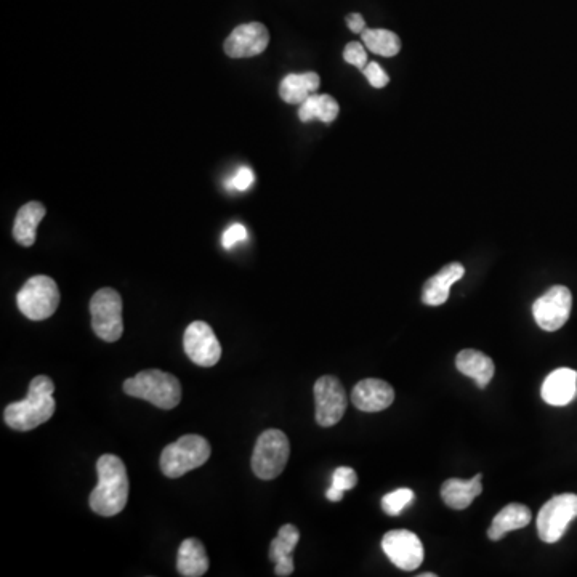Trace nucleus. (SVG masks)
Masks as SVG:
<instances>
[{
    "instance_id": "obj_9",
    "label": "nucleus",
    "mask_w": 577,
    "mask_h": 577,
    "mask_svg": "<svg viewBox=\"0 0 577 577\" xmlns=\"http://www.w3.org/2000/svg\"><path fill=\"white\" fill-rule=\"evenodd\" d=\"M573 308V295L565 286H553L534 302L533 315L537 326L555 332L565 326Z\"/></svg>"
},
{
    "instance_id": "obj_5",
    "label": "nucleus",
    "mask_w": 577,
    "mask_h": 577,
    "mask_svg": "<svg viewBox=\"0 0 577 577\" xmlns=\"http://www.w3.org/2000/svg\"><path fill=\"white\" fill-rule=\"evenodd\" d=\"M289 456H291V444L286 433L270 428L265 430L255 443L252 470L260 480H275L286 469Z\"/></svg>"
},
{
    "instance_id": "obj_19",
    "label": "nucleus",
    "mask_w": 577,
    "mask_h": 577,
    "mask_svg": "<svg viewBox=\"0 0 577 577\" xmlns=\"http://www.w3.org/2000/svg\"><path fill=\"white\" fill-rule=\"evenodd\" d=\"M456 366L464 376L475 380L478 388L488 387L496 371L493 360L478 350H462L457 355Z\"/></svg>"
},
{
    "instance_id": "obj_26",
    "label": "nucleus",
    "mask_w": 577,
    "mask_h": 577,
    "mask_svg": "<svg viewBox=\"0 0 577 577\" xmlns=\"http://www.w3.org/2000/svg\"><path fill=\"white\" fill-rule=\"evenodd\" d=\"M414 501V491L409 488L396 489L382 499V509L390 517H398Z\"/></svg>"
},
{
    "instance_id": "obj_13",
    "label": "nucleus",
    "mask_w": 577,
    "mask_h": 577,
    "mask_svg": "<svg viewBox=\"0 0 577 577\" xmlns=\"http://www.w3.org/2000/svg\"><path fill=\"white\" fill-rule=\"evenodd\" d=\"M270 44V33L262 23H246L233 29V33L226 37L223 49L230 58L257 57L267 50Z\"/></svg>"
},
{
    "instance_id": "obj_1",
    "label": "nucleus",
    "mask_w": 577,
    "mask_h": 577,
    "mask_svg": "<svg viewBox=\"0 0 577 577\" xmlns=\"http://www.w3.org/2000/svg\"><path fill=\"white\" fill-rule=\"evenodd\" d=\"M98 485L90 494V509L100 517H114L126 509L129 477L126 465L114 454H105L97 462Z\"/></svg>"
},
{
    "instance_id": "obj_23",
    "label": "nucleus",
    "mask_w": 577,
    "mask_h": 577,
    "mask_svg": "<svg viewBox=\"0 0 577 577\" xmlns=\"http://www.w3.org/2000/svg\"><path fill=\"white\" fill-rule=\"evenodd\" d=\"M321 85L316 73L289 74L279 85V97L289 105H302Z\"/></svg>"
},
{
    "instance_id": "obj_10",
    "label": "nucleus",
    "mask_w": 577,
    "mask_h": 577,
    "mask_svg": "<svg viewBox=\"0 0 577 577\" xmlns=\"http://www.w3.org/2000/svg\"><path fill=\"white\" fill-rule=\"evenodd\" d=\"M316 422L321 427H334L347 411V393L334 376H323L315 384Z\"/></svg>"
},
{
    "instance_id": "obj_20",
    "label": "nucleus",
    "mask_w": 577,
    "mask_h": 577,
    "mask_svg": "<svg viewBox=\"0 0 577 577\" xmlns=\"http://www.w3.org/2000/svg\"><path fill=\"white\" fill-rule=\"evenodd\" d=\"M47 214L44 204L41 202H28L18 210L15 225H13V238L18 244L25 247L34 246L36 243L37 226Z\"/></svg>"
},
{
    "instance_id": "obj_12",
    "label": "nucleus",
    "mask_w": 577,
    "mask_h": 577,
    "mask_svg": "<svg viewBox=\"0 0 577 577\" xmlns=\"http://www.w3.org/2000/svg\"><path fill=\"white\" fill-rule=\"evenodd\" d=\"M183 347L188 358L202 368H212L222 356V347H220L217 335L204 321H194L186 327Z\"/></svg>"
},
{
    "instance_id": "obj_14",
    "label": "nucleus",
    "mask_w": 577,
    "mask_h": 577,
    "mask_svg": "<svg viewBox=\"0 0 577 577\" xmlns=\"http://www.w3.org/2000/svg\"><path fill=\"white\" fill-rule=\"evenodd\" d=\"M352 401L363 412H380L395 401V390L385 380L364 379L355 385Z\"/></svg>"
},
{
    "instance_id": "obj_18",
    "label": "nucleus",
    "mask_w": 577,
    "mask_h": 577,
    "mask_svg": "<svg viewBox=\"0 0 577 577\" xmlns=\"http://www.w3.org/2000/svg\"><path fill=\"white\" fill-rule=\"evenodd\" d=\"M483 475L478 473L472 480H459V478H449L441 486V499L444 504L454 510H464L472 505V502L483 493L481 485Z\"/></svg>"
},
{
    "instance_id": "obj_21",
    "label": "nucleus",
    "mask_w": 577,
    "mask_h": 577,
    "mask_svg": "<svg viewBox=\"0 0 577 577\" xmlns=\"http://www.w3.org/2000/svg\"><path fill=\"white\" fill-rule=\"evenodd\" d=\"M531 510L523 504L505 505L501 512L494 517L491 528L488 529V537L491 541H501L507 534L515 529L525 528L531 523Z\"/></svg>"
},
{
    "instance_id": "obj_30",
    "label": "nucleus",
    "mask_w": 577,
    "mask_h": 577,
    "mask_svg": "<svg viewBox=\"0 0 577 577\" xmlns=\"http://www.w3.org/2000/svg\"><path fill=\"white\" fill-rule=\"evenodd\" d=\"M246 239V226L241 225V223H235V225H231L230 228L223 233L222 244L225 249H233L236 244L243 243Z\"/></svg>"
},
{
    "instance_id": "obj_8",
    "label": "nucleus",
    "mask_w": 577,
    "mask_h": 577,
    "mask_svg": "<svg viewBox=\"0 0 577 577\" xmlns=\"http://www.w3.org/2000/svg\"><path fill=\"white\" fill-rule=\"evenodd\" d=\"M577 517L576 494H558L545 502L537 515V533L545 544H555L565 536L569 523Z\"/></svg>"
},
{
    "instance_id": "obj_24",
    "label": "nucleus",
    "mask_w": 577,
    "mask_h": 577,
    "mask_svg": "<svg viewBox=\"0 0 577 577\" xmlns=\"http://www.w3.org/2000/svg\"><path fill=\"white\" fill-rule=\"evenodd\" d=\"M299 118L302 122L318 121L331 124L339 116L340 106L331 95H316L313 93L311 97L303 101L299 105Z\"/></svg>"
},
{
    "instance_id": "obj_7",
    "label": "nucleus",
    "mask_w": 577,
    "mask_h": 577,
    "mask_svg": "<svg viewBox=\"0 0 577 577\" xmlns=\"http://www.w3.org/2000/svg\"><path fill=\"white\" fill-rule=\"evenodd\" d=\"M92 329L105 342H118L124 334L122 297L111 287H103L90 300Z\"/></svg>"
},
{
    "instance_id": "obj_11",
    "label": "nucleus",
    "mask_w": 577,
    "mask_h": 577,
    "mask_svg": "<svg viewBox=\"0 0 577 577\" xmlns=\"http://www.w3.org/2000/svg\"><path fill=\"white\" fill-rule=\"evenodd\" d=\"M382 549L388 560L403 571H414L424 561V545L417 534L408 529H393L382 539Z\"/></svg>"
},
{
    "instance_id": "obj_17",
    "label": "nucleus",
    "mask_w": 577,
    "mask_h": 577,
    "mask_svg": "<svg viewBox=\"0 0 577 577\" xmlns=\"http://www.w3.org/2000/svg\"><path fill=\"white\" fill-rule=\"evenodd\" d=\"M465 268L460 263H449L448 267L438 271L433 278L428 279L422 291V302L430 307H440L449 299L452 284L464 276Z\"/></svg>"
},
{
    "instance_id": "obj_3",
    "label": "nucleus",
    "mask_w": 577,
    "mask_h": 577,
    "mask_svg": "<svg viewBox=\"0 0 577 577\" xmlns=\"http://www.w3.org/2000/svg\"><path fill=\"white\" fill-rule=\"evenodd\" d=\"M124 392L161 409L177 408L182 400V385L177 377L159 369H148L130 377L124 382Z\"/></svg>"
},
{
    "instance_id": "obj_25",
    "label": "nucleus",
    "mask_w": 577,
    "mask_h": 577,
    "mask_svg": "<svg viewBox=\"0 0 577 577\" xmlns=\"http://www.w3.org/2000/svg\"><path fill=\"white\" fill-rule=\"evenodd\" d=\"M361 39L369 52L380 57H395L401 50L400 37L388 29H364Z\"/></svg>"
},
{
    "instance_id": "obj_32",
    "label": "nucleus",
    "mask_w": 577,
    "mask_h": 577,
    "mask_svg": "<svg viewBox=\"0 0 577 577\" xmlns=\"http://www.w3.org/2000/svg\"><path fill=\"white\" fill-rule=\"evenodd\" d=\"M348 29L355 34H363L364 29H366V21L361 17L360 13H352L347 17Z\"/></svg>"
},
{
    "instance_id": "obj_27",
    "label": "nucleus",
    "mask_w": 577,
    "mask_h": 577,
    "mask_svg": "<svg viewBox=\"0 0 577 577\" xmlns=\"http://www.w3.org/2000/svg\"><path fill=\"white\" fill-rule=\"evenodd\" d=\"M343 60L347 61L348 65L356 66L363 71L368 66V53L361 42H350L343 50Z\"/></svg>"
},
{
    "instance_id": "obj_6",
    "label": "nucleus",
    "mask_w": 577,
    "mask_h": 577,
    "mask_svg": "<svg viewBox=\"0 0 577 577\" xmlns=\"http://www.w3.org/2000/svg\"><path fill=\"white\" fill-rule=\"evenodd\" d=\"M21 313L33 321L50 318L60 305V291L49 276L39 275L26 281L17 295Z\"/></svg>"
},
{
    "instance_id": "obj_34",
    "label": "nucleus",
    "mask_w": 577,
    "mask_h": 577,
    "mask_svg": "<svg viewBox=\"0 0 577 577\" xmlns=\"http://www.w3.org/2000/svg\"><path fill=\"white\" fill-rule=\"evenodd\" d=\"M436 574L433 573H427V574H420V577H435Z\"/></svg>"
},
{
    "instance_id": "obj_29",
    "label": "nucleus",
    "mask_w": 577,
    "mask_h": 577,
    "mask_svg": "<svg viewBox=\"0 0 577 577\" xmlns=\"http://www.w3.org/2000/svg\"><path fill=\"white\" fill-rule=\"evenodd\" d=\"M364 76L368 79L369 84L376 89H384L385 85L390 82V77L385 73L384 68L376 63V61H371L368 66L363 69Z\"/></svg>"
},
{
    "instance_id": "obj_31",
    "label": "nucleus",
    "mask_w": 577,
    "mask_h": 577,
    "mask_svg": "<svg viewBox=\"0 0 577 577\" xmlns=\"http://www.w3.org/2000/svg\"><path fill=\"white\" fill-rule=\"evenodd\" d=\"M231 185L233 188L238 191H246L251 188L252 183H254V174H252L251 169H247V167H243V169L238 170V174L235 175V178L231 180Z\"/></svg>"
},
{
    "instance_id": "obj_28",
    "label": "nucleus",
    "mask_w": 577,
    "mask_h": 577,
    "mask_svg": "<svg viewBox=\"0 0 577 577\" xmlns=\"http://www.w3.org/2000/svg\"><path fill=\"white\" fill-rule=\"evenodd\" d=\"M358 485V475L350 467H339L332 475V488L339 489L342 493L350 491Z\"/></svg>"
},
{
    "instance_id": "obj_15",
    "label": "nucleus",
    "mask_w": 577,
    "mask_h": 577,
    "mask_svg": "<svg viewBox=\"0 0 577 577\" xmlns=\"http://www.w3.org/2000/svg\"><path fill=\"white\" fill-rule=\"evenodd\" d=\"M542 400L550 406H566L577 395V372L561 368L553 371L542 385Z\"/></svg>"
},
{
    "instance_id": "obj_33",
    "label": "nucleus",
    "mask_w": 577,
    "mask_h": 577,
    "mask_svg": "<svg viewBox=\"0 0 577 577\" xmlns=\"http://www.w3.org/2000/svg\"><path fill=\"white\" fill-rule=\"evenodd\" d=\"M343 494L342 491H339V489H335V488H329L326 491V497L327 499H329V501L331 502H340L343 499Z\"/></svg>"
},
{
    "instance_id": "obj_4",
    "label": "nucleus",
    "mask_w": 577,
    "mask_h": 577,
    "mask_svg": "<svg viewBox=\"0 0 577 577\" xmlns=\"http://www.w3.org/2000/svg\"><path fill=\"white\" fill-rule=\"evenodd\" d=\"M210 452L212 449L204 436L185 435L164 448L159 464L166 477L180 478L206 464Z\"/></svg>"
},
{
    "instance_id": "obj_22",
    "label": "nucleus",
    "mask_w": 577,
    "mask_h": 577,
    "mask_svg": "<svg viewBox=\"0 0 577 577\" xmlns=\"http://www.w3.org/2000/svg\"><path fill=\"white\" fill-rule=\"evenodd\" d=\"M177 569L183 577H201L209 569V557L198 539H186L178 549Z\"/></svg>"
},
{
    "instance_id": "obj_2",
    "label": "nucleus",
    "mask_w": 577,
    "mask_h": 577,
    "mask_svg": "<svg viewBox=\"0 0 577 577\" xmlns=\"http://www.w3.org/2000/svg\"><path fill=\"white\" fill-rule=\"evenodd\" d=\"M55 384L47 376H37L29 384L25 400L12 403L5 408L4 420L13 430L29 432L45 424L55 414L57 403L53 400Z\"/></svg>"
},
{
    "instance_id": "obj_16",
    "label": "nucleus",
    "mask_w": 577,
    "mask_h": 577,
    "mask_svg": "<svg viewBox=\"0 0 577 577\" xmlns=\"http://www.w3.org/2000/svg\"><path fill=\"white\" fill-rule=\"evenodd\" d=\"M299 529L294 525H284L278 536L271 541L270 560L275 563V574L279 577L291 576L294 573L292 552L299 544Z\"/></svg>"
}]
</instances>
